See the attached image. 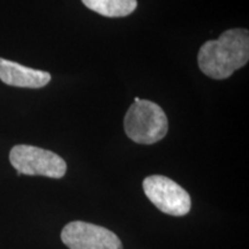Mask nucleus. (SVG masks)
Instances as JSON below:
<instances>
[{
    "label": "nucleus",
    "mask_w": 249,
    "mask_h": 249,
    "mask_svg": "<svg viewBox=\"0 0 249 249\" xmlns=\"http://www.w3.org/2000/svg\"><path fill=\"white\" fill-rule=\"evenodd\" d=\"M86 7L107 18H124L138 7L136 0H82Z\"/></svg>",
    "instance_id": "0eeeda50"
},
{
    "label": "nucleus",
    "mask_w": 249,
    "mask_h": 249,
    "mask_svg": "<svg viewBox=\"0 0 249 249\" xmlns=\"http://www.w3.org/2000/svg\"><path fill=\"white\" fill-rule=\"evenodd\" d=\"M9 161L18 176H43L60 179L67 171V164L60 156L34 145L18 144L9 152Z\"/></svg>",
    "instance_id": "7ed1b4c3"
},
{
    "label": "nucleus",
    "mask_w": 249,
    "mask_h": 249,
    "mask_svg": "<svg viewBox=\"0 0 249 249\" xmlns=\"http://www.w3.org/2000/svg\"><path fill=\"white\" fill-rule=\"evenodd\" d=\"M248 60L249 31L240 28L224 31L218 39L205 42L197 54L202 73L213 80L227 79Z\"/></svg>",
    "instance_id": "f257e3e1"
},
{
    "label": "nucleus",
    "mask_w": 249,
    "mask_h": 249,
    "mask_svg": "<svg viewBox=\"0 0 249 249\" xmlns=\"http://www.w3.org/2000/svg\"><path fill=\"white\" fill-rule=\"evenodd\" d=\"M61 240L70 249H123L120 239L110 230L81 220L62 229Z\"/></svg>",
    "instance_id": "39448f33"
},
{
    "label": "nucleus",
    "mask_w": 249,
    "mask_h": 249,
    "mask_svg": "<svg viewBox=\"0 0 249 249\" xmlns=\"http://www.w3.org/2000/svg\"><path fill=\"white\" fill-rule=\"evenodd\" d=\"M0 80L12 87L38 89L48 85L51 81V75L48 71L34 70L0 58Z\"/></svg>",
    "instance_id": "423d86ee"
},
{
    "label": "nucleus",
    "mask_w": 249,
    "mask_h": 249,
    "mask_svg": "<svg viewBox=\"0 0 249 249\" xmlns=\"http://www.w3.org/2000/svg\"><path fill=\"white\" fill-rule=\"evenodd\" d=\"M142 186L147 197L161 213L180 217L191 211V196L181 186L167 177H147Z\"/></svg>",
    "instance_id": "20e7f679"
},
{
    "label": "nucleus",
    "mask_w": 249,
    "mask_h": 249,
    "mask_svg": "<svg viewBox=\"0 0 249 249\" xmlns=\"http://www.w3.org/2000/svg\"><path fill=\"white\" fill-rule=\"evenodd\" d=\"M140 99H141L140 97H135V99H134V102H139Z\"/></svg>",
    "instance_id": "6e6552de"
},
{
    "label": "nucleus",
    "mask_w": 249,
    "mask_h": 249,
    "mask_svg": "<svg viewBox=\"0 0 249 249\" xmlns=\"http://www.w3.org/2000/svg\"><path fill=\"white\" fill-rule=\"evenodd\" d=\"M127 136L139 144H154L165 138L169 121L160 105L147 99L134 102L124 119Z\"/></svg>",
    "instance_id": "f03ea898"
}]
</instances>
